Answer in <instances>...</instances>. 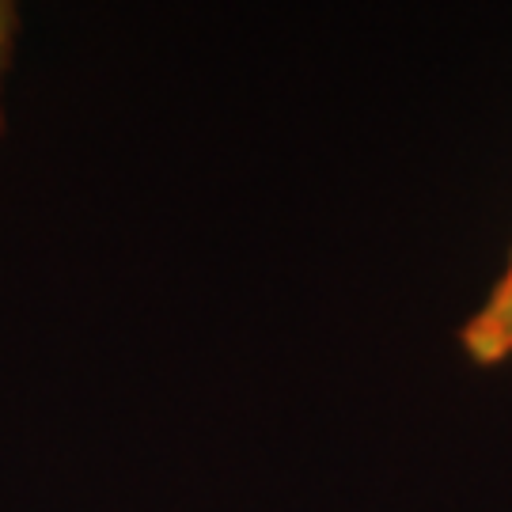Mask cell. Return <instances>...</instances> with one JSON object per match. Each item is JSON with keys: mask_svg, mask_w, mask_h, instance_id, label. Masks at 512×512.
<instances>
[{"mask_svg": "<svg viewBox=\"0 0 512 512\" xmlns=\"http://www.w3.org/2000/svg\"><path fill=\"white\" fill-rule=\"evenodd\" d=\"M16 38H19V8L0 0V133H4V84L16 61Z\"/></svg>", "mask_w": 512, "mask_h": 512, "instance_id": "2", "label": "cell"}, {"mask_svg": "<svg viewBox=\"0 0 512 512\" xmlns=\"http://www.w3.org/2000/svg\"><path fill=\"white\" fill-rule=\"evenodd\" d=\"M459 346L482 368L505 365L512 357V255L509 266L494 281L490 296L459 327Z\"/></svg>", "mask_w": 512, "mask_h": 512, "instance_id": "1", "label": "cell"}]
</instances>
